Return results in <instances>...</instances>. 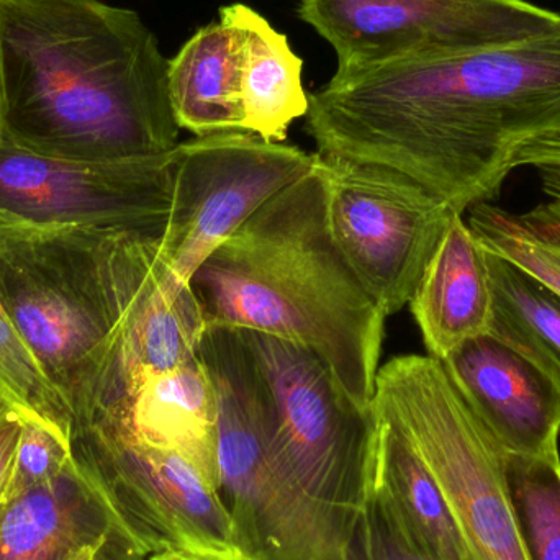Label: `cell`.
Here are the masks:
<instances>
[{"instance_id":"obj_1","label":"cell","mask_w":560,"mask_h":560,"mask_svg":"<svg viewBox=\"0 0 560 560\" xmlns=\"http://www.w3.org/2000/svg\"><path fill=\"white\" fill-rule=\"evenodd\" d=\"M318 153L398 171L469 212L560 133V26L509 45L335 72L308 94Z\"/></svg>"},{"instance_id":"obj_2","label":"cell","mask_w":560,"mask_h":560,"mask_svg":"<svg viewBox=\"0 0 560 560\" xmlns=\"http://www.w3.org/2000/svg\"><path fill=\"white\" fill-rule=\"evenodd\" d=\"M170 59L140 13L102 0H0V138L43 156L171 153Z\"/></svg>"},{"instance_id":"obj_3","label":"cell","mask_w":560,"mask_h":560,"mask_svg":"<svg viewBox=\"0 0 560 560\" xmlns=\"http://www.w3.org/2000/svg\"><path fill=\"white\" fill-rule=\"evenodd\" d=\"M207 326L265 332L318 354L349 398L374 407L385 332L336 245L316 164L217 248L190 280Z\"/></svg>"},{"instance_id":"obj_4","label":"cell","mask_w":560,"mask_h":560,"mask_svg":"<svg viewBox=\"0 0 560 560\" xmlns=\"http://www.w3.org/2000/svg\"><path fill=\"white\" fill-rule=\"evenodd\" d=\"M161 235L0 226V302L69 418L163 261Z\"/></svg>"},{"instance_id":"obj_5","label":"cell","mask_w":560,"mask_h":560,"mask_svg":"<svg viewBox=\"0 0 560 560\" xmlns=\"http://www.w3.org/2000/svg\"><path fill=\"white\" fill-rule=\"evenodd\" d=\"M199 354L215 388L220 482L240 546L262 560H355L354 523L276 457L265 384L243 332L207 326Z\"/></svg>"},{"instance_id":"obj_6","label":"cell","mask_w":560,"mask_h":560,"mask_svg":"<svg viewBox=\"0 0 560 560\" xmlns=\"http://www.w3.org/2000/svg\"><path fill=\"white\" fill-rule=\"evenodd\" d=\"M374 408L390 418L440 487L472 560H528L506 482L503 447L431 355L378 369Z\"/></svg>"},{"instance_id":"obj_7","label":"cell","mask_w":560,"mask_h":560,"mask_svg":"<svg viewBox=\"0 0 560 560\" xmlns=\"http://www.w3.org/2000/svg\"><path fill=\"white\" fill-rule=\"evenodd\" d=\"M240 331L265 384L276 457L310 495L354 523L377 428L374 407L354 404L310 349Z\"/></svg>"},{"instance_id":"obj_8","label":"cell","mask_w":560,"mask_h":560,"mask_svg":"<svg viewBox=\"0 0 560 560\" xmlns=\"http://www.w3.org/2000/svg\"><path fill=\"white\" fill-rule=\"evenodd\" d=\"M336 245L385 316L410 303L453 210L398 171L318 153Z\"/></svg>"},{"instance_id":"obj_9","label":"cell","mask_w":560,"mask_h":560,"mask_svg":"<svg viewBox=\"0 0 560 560\" xmlns=\"http://www.w3.org/2000/svg\"><path fill=\"white\" fill-rule=\"evenodd\" d=\"M316 153L246 131L196 137L173 150V189L161 255L177 282L197 269L265 203L315 167Z\"/></svg>"},{"instance_id":"obj_10","label":"cell","mask_w":560,"mask_h":560,"mask_svg":"<svg viewBox=\"0 0 560 560\" xmlns=\"http://www.w3.org/2000/svg\"><path fill=\"white\" fill-rule=\"evenodd\" d=\"M296 15L331 45L341 74L509 45L560 26V13L526 0H299Z\"/></svg>"},{"instance_id":"obj_11","label":"cell","mask_w":560,"mask_h":560,"mask_svg":"<svg viewBox=\"0 0 560 560\" xmlns=\"http://www.w3.org/2000/svg\"><path fill=\"white\" fill-rule=\"evenodd\" d=\"M69 447L138 560L180 546L240 545L225 499L179 454L102 436H71Z\"/></svg>"},{"instance_id":"obj_12","label":"cell","mask_w":560,"mask_h":560,"mask_svg":"<svg viewBox=\"0 0 560 560\" xmlns=\"http://www.w3.org/2000/svg\"><path fill=\"white\" fill-rule=\"evenodd\" d=\"M173 151L150 160L85 163L43 156L0 138V226L163 233Z\"/></svg>"},{"instance_id":"obj_13","label":"cell","mask_w":560,"mask_h":560,"mask_svg":"<svg viewBox=\"0 0 560 560\" xmlns=\"http://www.w3.org/2000/svg\"><path fill=\"white\" fill-rule=\"evenodd\" d=\"M71 436L114 438L179 454L222 495L217 395L200 354L82 405L69 420Z\"/></svg>"},{"instance_id":"obj_14","label":"cell","mask_w":560,"mask_h":560,"mask_svg":"<svg viewBox=\"0 0 560 560\" xmlns=\"http://www.w3.org/2000/svg\"><path fill=\"white\" fill-rule=\"evenodd\" d=\"M474 413L509 454L559 451L560 388L515 349L486 335L443 361Z\"/></svg>"},{"instance_id":"obj_15","label":"cell","mask_w":560,"mask_h":560,"mask_svg":"<svg viewBox=\"0 0 560 560\" xmlns=\"http://www.w3.org/2000/svg\"><path fill=\"white\" fill-rule=\"evenodd\" d=\"M408 305L428 355L438 361L443 362L466 342L490 335L489 252L460 213L451 217Z\"/></svg>"},{"instance_id":"obj_16","label":"cell","mask_w":560,"mask_h":560,"mask_svg":"<svg viewBox=\"0 0 560 560\" xmlns=\"http://www.w3.org/2000/svg\"><path fill=\"white\" fill-rule=\"evenodd\" d=\"M375 410V408H374ZM377 415L362 490L384 503L405 535L430 560H472L450 506L404 431Z\"/></svg>"},{"instance_id":"obj_17","label":"cell","mask_w":560,"mask_h":560,"mask_svg":"<svg viewBox=\"0 0 560 560\" xmlns=\"http://www.w3.org/2000/svg\"><path fill=\"white\" fill-rule=\"evenodd\" d=\"M110 533L104 505L72 460L55 482L7 503L0 515V560H71Z\"/></svg>"},{"instance_id":"obj_18","label":"cell","mask_w":560,"mask_h":560,"mask_svg":"<svg viewBox=\"0 0 560 560\" xmlns=\"http://www.w3.org/2000/svg\"><path fill=\"white\" fill-rule=\"evenodd\" d=\"M242 66L238 28L220 12L219 22L197 30L170 59V98L180 130L196 137L243 131Z\"/></svg>"},{"instance_id":"obj_19","label":"cell","mask_w":560,"mask_h":560,"mask_svg":"<svg viewBox=\"0 0 560 560\" xmlns=\"http://www.w3.org/2000/svg\"><path fill=\"white\" fill-rule=\"evenodd\" d=\"M220 12L235 23L242 38V130L283 143L290 125L308 112L302 58L287 36L252 7L233 3Z\"/></svg>"},{"instance_id":"obj_20","label":"cell","mask_w":560,"mask_h":560,"mask_svg":"<svg viewBox=\"0 0 560 560\" xmlns=\"http://www.w3.org/2000/svg\"><path fill=\"white\" fill-rule=\"evenodd\" d=\"M490 335L541 369L560 388V296L509 259L489 252Z\"/></svg>"},{"instance_id":"obj_21","label":"cell","mask_w":560,"mask_h":560,"mask_svg":"<svg viewBox=\"0 0 560 560\" xmlns=\"http://www.w3.org/2000/svg\"><path fill=\"white\" fill-rule=\"evenodd\" d=\"M467 225L487 252L509 259L560 296V200L522 213L479 203L469 210Z\"/></svg>"},{"instance_id":"obj_22","label":"cell","mask_w":560,"mask_h":560,"mask_svg":"<svg viewBox=\"0 0 560 560\" xmlns=\"http://www.w3.org/2000/svg\"><path fill=\"white\" fill-rule=\"evenodd\" d=\"M506 482L528 560H560V453L505 456Z\"/></svg>"},{"instance_id":"obj_23","label":"cell","mask_w":560,"mask_h":560,"mask_svg":"<svg viewBox=\"0 0 560 560\" xmlns=\"http://www.w3.org/2000/svg\"><path fill=\"white\" fill-rule=\"evenodd\" d=\"M0 388L26 413L68 436L69 410L58 392L43 375L9 313L0 302ZM69 441V440H68Z\"/></svg>"},{"instance_id":"obj_24","label":"cell","mask_w":560,"mask_h":560,"mask_svg":"<svg viewBox=\"0 0 560 560\" xmlns=\"http://www.w3.org/2000/svg\"><path fill=\"white\" fill-rule=\"evenodd\" d=\"M71 464L68 436L58 428L26 415L16 450L9 502L28 490L55 482Z\"/></svg>"},{"instance_id":"obj_25","label":"cell","mask_w":560,"mask_h":560,"mask_svg":"<svg viewBox=\"0 0 560 560\" xmlns=\"http://www.w3.org/2000/svg\"><path fill=\"white\" fill-rule=\"evenodd\" d=\"M355 560H430L418 551L381 500L361 490L354 520Z\"/></svg>"},{"instance_id":"obj_26","label":"cell","mask_w":560,"mask_h":560,"mask_svg":"<svg viewBox=\"0 0 560 560\" xmlns=\"http://www.w3.org/2000/svg\"><path fill=\"white\" fill-rule=\"evenodd\" d=\"M26 411L0 388V515L9 503L10 482Z\"/></svg>"},{"instance_id":"obj_27","label":"cell","mask_w":560,"mask_h":560,"mask_svg":"<svg viewBox=\"0 0 560 560\" xmlns=\"http://www.w3.org/2000/svg\"><path fill=\"white\" fill-rule=\"evenodd\" d=\"M539 174L542 190L549 199L560 200V133L539 141L523 158V167Z\"/></svg>"},{"instance_id":"obj_28","label":"cell","mask_w":560,"mask_h":560,"mask_svg":"<svg viewBox=\"0 0 560 560\" xmlns=\"http://www.w3.org/2000/svg\"><path fill=\"white\" fill-rule=\"evenodd\" d=\"M144 560H262L235 542L192 545L164 549Z\"/></svg>"},{"instance_id":"obj_29","label":"cell","mask_w":560,"mask_h":560,"mask_svg":"<svg viewBox=\"0 0 560 560\" xmlns=\"http://www.w3.org/2000/svg\"><path fill=\"white\" fill-rule=\"evenodd\" d=\"M71 560H138L115 533L82 548Z\"/></svg>"}]
</instances>
